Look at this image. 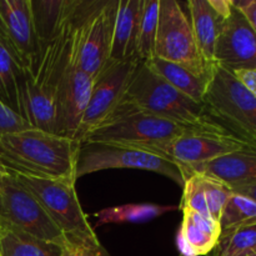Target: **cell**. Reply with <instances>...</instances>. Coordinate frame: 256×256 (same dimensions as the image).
<instances>
[{
	"instance_id": "6da1fadb",
	"label": "cell",
	"mask_w": 256,
	"mask_h": 256,
	"mask_svg": "<svg viewBox=\"0 0 256 256\" xmlns=\"http://www.w3.org/2000/svg\"><path fill=\"white\" fill-rule=\"evenodd\" d=\"M92 4L82 0L62 32L50 42H40L32 66L20 70V116L32 128L55 134V94L74 52L80 25Z\"/></svg>"
},
{
	"instance_id": "7a4b0ae2",
	"label": "cell",
	"mask_w": 256,
	"mask_h": 256,
	"mask_svg": "<svg viewBox=\"0 0 256 256\" xmlns=\"http://www.w3.org/2000/svg\"><path fill=\"white\" fill-rule=\"evenodd\" d=\"M80 142L29 128L0 135V165L44 179L76 182Z\"/></svg>"
},
{
	"instance_id": "3957f363",
	"label": "cell",
	"mask_w": 256,
	"mask_h": 256,
	"mask_svg": "<svg viewBox=\"0 0 256 256\" xmlns=\"http://www.w3.org/2000/svg\"><path fill=\"white\" fill-rule=\"evenodd\" d=\"M120 108L140 110L164 119L189 125L210 126L212 122L202 104L194 102L139 62L130 79Z\"/></svg>"
},
{
	"instance_id": "277c9868",
	"label": "cell",
	"mask_w": 256,
	"mask_h": 256,
	"mask_svg": "<svg viewBox=\"0 0 256 256\" xmlns=\"http://www.w3.org/2000/svg\"><path fill=\"white\" fill-rule=\"evenodd\" d=\"M226 132L219 124L202 126L164 119L149 112L118 106L115 112L85 136L82 142H102L146 149L194 132Z\"/></svg>"
},
{
	"instance_id": "5b68a950",
	"label": "cell",
	"mask_w": 256,
	"mask_h": 256,
	"mask_svg": "<svg viewBox=\"0 0 256 256\" xmlns=\"http://www.w3.org/2000/svg\"><path fill=\"white\" fill-rule=\"evenodd\" d=\"M202 105L212 122L256 149V98L232 72L215 66Z\"/></svg>"
},
{
	"instance_id": "8992f818",
	"label": "cell",
	"mask_w": 256,
	"mask_h": 256,
	"mask_svg": "<svg viewBox=\"0 0 256 256\" xmlns=\"http://www.w3.org/2000/svg\"><path fill=\"white\" fill-rule=\"evenodd\" d=\"M110 169L148 170L168 176L184 188L182 169L174 162L149 150L102 142H80L76 158V180L92 172Z\"/></svg>"
},
{
	"instance_id": "52a82bcc",
	"label": "cell",
	"mask_w": 256,
	"mask_h": 256,
	"mask_svg": "<svg viewBox=\"0 0 256 256\" xmlns=\"http://www.w3.org/2000/svg\"><path fill=\"white\" fill-rule=\"evenodd\" d=\"M155 58L180 65L206 80H212L216 66L202 56L189 18L176 0H160Z\"/></svg>"
},
{
	"instance_id": "ba28073f",
	"label": "cell",
	"mask_w": 256,
	"mask_h": 256,
	"mask_svg": "<svg viewBox=\"0 0 256 256\" xmlns=\"http://www.w3.org/2000/svg\"><path fill=\"white\" fill-rule=\"evenodd\" d=\"M0 228L62 245L64 232L44 212L34 195L0 165Z\"/></svg>"
},
{
	"instance_id": "9c48e42d",
	"label": "cell",
	"mask_w": 256,
	"mask_h": 256,
	"mask_svg": "<svg viewBox=\"0 0 256 256\" xmlns=\"http://www.w3.org/2000/svg\"><path fill=\"white\" fill-rule=\"evenodd\" d=\"M12 172L34 195L44 212L64 234L94 232L88 222V216L82 212L75 184L16 172Z\"/></svg>"
},
{
	"instance_id": "30bf717a",
	"label": "cell",
	"mask_w": 256,
	"mask_h": 256,
	"mask_svg": "<svg viewBox=\"0 0 256 256\" xmlns=\"http://www.w3.org/2000/svg\"><path fill=\"white\" fill-rule=\"evenodd\" d=\"M82 25H80L74 52L60 80L54 99L55 134L74 140H76L78 130L82 125L85 110L89 104L92 82H94V79L82 72L78 62Z\"/></svg>"
},
{
	"instance_id": "8fae6325",
	"label": "cell",
	"mask_w": 256,
	"mask_h": 256,
	"mask_svg": "<svg viewBox=\"0 0 256 256\" xmlns=\"http://www.w3.org/2000/svg\"><path fill=\"white\" fill-rule=\"evenodd\" d=\"M138 64V60H109L106 62L92 82L89 104L78 130V142H82L88 134L100 126L119 106Z\"/></svg>"
},
{
	"instance_id": "7c38bea8",
	"label": "cell",
	"mask_w": 256,
	"mask_h": 256,
	"mask_svg": "<svg viewBox=\"0 0 256 256\" xmlns=\"http://www.w3.org/2000/svg\"><path fill=\"white\" fill-rule=\"evenodd\" d=\"M119 0H98L85 18L80 32L78 62L95 79L109 62Z\"/></svg>"
},
{
	"instance_id": "4fadbf2b",
	"label": "cell",
	"mask_w": 256,
	"mask_h": 256,
	"mask_svg": "<svg viewBox=\"0 0 256 256\" xmlns=\"http://www.w3.org/2000/svg\"><path fill=\"white\" fill-rule=\"evenodd\" d=\"M246 145L228 132H206L186 134L168 142L152 145L144 150L155 152L185 169L209 162L212 160L232 154Z\"/></svg>"
},
{
	"instance_id": "5bb4252c",
	"label": "cell",
	"mask_w": 256,
	"mask_h": 256,
	"mask_svg": "<svg viewBox=\"0 0 256 256\" xmlns=\"http://www.w3.org/2000/svg\"><path fill=\"white\" fill-rule=\"evenodd\" d=\"M0 44L20 70H28L40 42L35 34L32 0H0Z\"/></svg>"
},
{
	"instance_id": "9a60e30c",
	"label": "cell",
	"mask_w": 256,
	"mask_h": 256,
	"mask_svg": "<svg viewBox=\"0 0 256 256\" xmlns=\"http://www.w3.org/2000/svg\"><path fill=\"white\" fill-rule=\"evenodd\" d=\"M214 62L230 72L256 69V32L234 2L218 35Z\"/></svg>"
},
{
	"instance_id": "2e32d148",
	"label": "cell",
	"mask_w": 256,
	"mask_h": 256,
	"mask_svg": "<svg viewBox=\"0 0 256 256\" xmlns=\"http://www.w3.org/2000/svg\"><path fill=\"white\" fill-rule=\"evenodd\" d=\"M204 174L222 180L232 189L256 184V149L245 146L232 154L184 170L185 180L192 174Z\"/></svg>"
},
{
	"instance_id": "e0dca14e",
	"label": "cell",
	"mask_w": 256,
	"mask_h": 256,
	"mask_svg": "<svg viewBox=\"0 0 256 256\" xmlns=\"http://www.w3.org/2000/svg\"><path fill=\"white\" fill-rule=\"evenodd\" d=\"M144 2L145 0H119L109 60H138V36Z\"/></svg>"
},
{
	"instance_id": "ac0fdd59",
	"label": "cell",
	"mask_w": 256,
	"mask_h": 256,
	"mask_svg": "<svg viewBox=\"0 0 256 256\" xmlns=\"http://www.w3.org/2000/svg\"><path fill=\"white\" fill-rule=\"evenodd\" d=\"M182 210V222L178 235V246L184 256L209 255L220 236V225L190 209Z\"/></svg>"
},
{
	"instance_id": "d6986e66",
	"label": "cell",
	"mask_w": 256,
	"mask_h": 256,
	"mask_svg": "<svg viewBox=\"0 0 256 256\" xmlns=\"http://www.w3.org/2000/svg\"><path fill=\"white\" fill-rule=\"evenodd\" d=\"M82 0H32V15L39 42L54 39L70 22Z\"/></svg>"
},
{
	"instance_id": "ffe728a7",
	"label": "cell",
	"mask_w": 256,
	"mask_h": 256,
	"mask_svg": "<svg viewBox=\"0 0 256 256\" xmlns=\"http://www.w3.org/2000/svg\"><path fill=\"white\" fill-rule=\"evenodd\" d=\"M190 12V25L195 40L202 56L209 62H214L215 44L224 18L220 16L209 0H189L185 2ZM226 19V18H225Z\"/></svg>"
},
{
	"instance_id": "44dd1931",
	"label": "cell",
	"mask_w": 256,
	"mask_h": 256,
	"mask_svg": "<svg viewBox=\"0 0 256 256\" xmlns=\"http://www.w3.org/2000/svg\"><path fill=\"white\" fill-rule=\"evenodd\" d=\"M144 62L155 74L162 78L165 82H169L175 89L179 90L180 92L186 95L194 102L202 104L204 95L206 92L210 80L202 79V78L198 76L185 68L174 64V62L162 60L160 58H152V60H148Z\"/></svg>"
},
{
	"instance_id": "7402d4cb",
	"label": "cell",
	"mask_w": 256,
	"mask_h": 256,
	"mask_svg": "<svg viewBox=\"0 0 256 256\" xmlns=\"http://www.w3.org/2000/svg\"><path fill=\"white\" fill-rule=\"evenodd\" d=\"M0 256H62V246L12 229H2Z\"/></svg>"
},
{
	"instance_id": "603a6c76",
	"label": "cell",
	"mask_w": 256,
	"mask_h": 256,
	"mask_svg": "<svg viewBox=\"0 0 256 256\" xmlns=\"http://www.w3.org/2000/svg\"><path fill=\"white\" fill-rule=\"evenodd\" d=\"M176 209V206H162L155 204H128L106 208L94 215L98 219L95 226L98 228L105 224H142Z\"/></svg>"
},
{
	"instance_id": "cb8c5ba5",
	"label": "cell",
	"mask_w": 256,
	"mask_h": 256,
	"mask_svg": "<svg viewBox=\"0 0 256 256\" xmlns=\"http://www.w3.org/2000/svg\"><path fill=\"white\" fill-rule=\"evenodd\" d=\"M256 248V222L220 232L216 245L208 256H242Z\"/></svg>"
},
{
	"instance_id": "d4e9b609",
	"label": "cell",
	"mask_w": 256,
	"mask_h": 256,
	"mask_svg": "<svg viewBox=\"0 0 256 256\" xmlns=\"http://www.w3.org/2000/svg\"><path fill=\"white\" fill-rule=\"evenodd\" d=\"M159 12L160 0H145L138 36L136 59L139 62H148L155 58Z\"/></svg>"
},
{
	"instance_id": "484cf974",
	"label": "cell",
	"mask_w": 256,
	"mask_h": 256,
	"mask_svg": "<svg viewBox=\"0 0 256 256\" xmlns=\"http://www.w3.org/2000/svg\"><path fill=\"white\" fill-rule=\"evenodd\" d=\"M20 69L0 44V102L20 115Z\"/></svg>"
},
{
	"instance_id": "4316f807",
	"label": "cell",
	"mask_w": 256,
	"mask_h": 256,
	"mask_svg": "<svg viewBox=\"0 0 256 256\" xmlns=\"http://www.w3.org/2000/svg\"><path fill=\"white\" fill-rule=\"evenodd\" d=\"M252 222H256V202L234 192L220 215V230L225 232Z\"/></svg>"
},
{
	"instance_id": "83f0119b",
	"label": "cell",
	"mask_w": 256,
	"mask_h": 256,
	"mask_svg": "<svg viewBox=\"0 0 256 256\" xmlns=\"http://www.w3.org/2000/svg\"><path fill=\"white\" fill-rule=\"evenodd\" d=\"M60 246L62 256H109L95 232H68Z\"/></svg>"
},
{
	"instance_id": "f1b7e54d",
	"label": "cell",
	"mask_w": 256,
	"mask_h": 256,
	"mask_svg": "<svg viewBox=\"0 0 256 256\" xmlns=\"http://www.w3.org/2000/svg\"><path fill=\"white\" fill-rule=\"evenodd\" d=\"M195 174L199 178V182L202 184V190H204L210 215L215 222H219L222 209H224L225 204L230 199V196L234 194V192L229 185L222 182V180L215 179L209 175L198 174V172H195Z\"/></svg>"
},
{
	"instance_id": "f546056e",
	"label": "cell",
	"mask_w": 256,
	"mask_h": 256,
	"mask_svg": "<svg viewBox=\"0 0 256 256\" xmlns=\"http://www.w3.org/2000/svg\"><path fill=\"white\" fill-rule=\"evenodd\" d=\"M182 190H184V194H182L180 209H190L192 212H198V214L202 215L204 218L212 219L209 209H208L204 190H202L196 174H192L185 180Z\"/></svg>"
},
{
	"instance_id": "4dcf8cb0",
	"label": "cell",
	"mask_w": 256,
	"mask_h": 256,
	"mask_svg": "<svg viewBox=\"0 0 256 256\" xmlns=\"http://www.w3.org/2000/svg\"><path fill=\"white\" fill-rule=\"evenodd\" d=\"M30 124L8 105L0 102V135L29 129Z\"/></svg>"
},
{
	"instance_id": "1f68e13d",
	"label": "cell",
	"mask_w": 256,
	"mask_h": 256,
	"mask_svg": "<svg viewBox=\"0 0 256 256\" xmlns=\"http://www.w3.org/2000/svg\"><path fill=\"white\" fill-rule=\"evenodd\" d=\"M232 74L256 98V69L240 70Z\"/></svg>"
},
{
	"instance_id": "d6a6232c",
	"label": "cell",
	"mask_w": 256,
	"mask_h": 256,
	"mask_svg": "<svg viewBox=\"0 0 256 256\" xmlns=\"http://www.w3.org/2000/svg\"><path fill=\"white\" fill-rule=\"evenodd\" d=\"M234 5L244 12L256 32V0H239V2H234Z\"/></svg>"
},
{
	"instance_id": "836d02e7",
	"label": "cell",
	"mask_w": 256,
	"mask_h": 256,
	"mask_svg": "<svg viewBox=\"0 0 256 256\" xmlns=\"http://www.w3.org/2000/svg\"><path fill=\"white\" fill-rule=\"evenodd\" d=\"M210 5L215 9V12L222 16L225 18L229 16L230 12H232V0H209Z\"/></svg>"
},
{
	"instance_id": "e575fe53",
	"label": "cell",
	"mask_w": 256,
	"mask_h": 256,
	"mask_svg": "<svg viewBox=\"0 0 256 256\" xmlns=\"http://www.w3.org/2000/svg\"><path fill=\"white\" fill-rule=\"evenodd\" d=\"M235 194L244 195V196L250 198L254 202H256V184L255 185H246V186H240L236 189H232Z\"/></svg>"
},
{
	"instance_id": "d590c367",
	"label": "cell",
	"mask_w": 256,
	"mask_h": 256,
	"mask_svg": "<svg viewBox=\"0 0 256 256\" xmlns=\"http://www.w3.org/2000/svg\"><path fill=\"white\" fill-rule=\"evenodd\" d=\"M242 256H256V248H255V249L250 250V252H245V254H242Z\"/></svg>"
},
{
	"instance_id": "8d00e7d4",
	"label": "cell",
	"mask_w": 256,
	"mask_h": 256,
	"mask_svg": "<svg viewBox=\"0 0 256 256\" xmlns=\"http://www.w3.org/2000/svg\"><path fill=\"white\" fill-rule=\"evenodd\" d=\"M2 228H0V236H2Z\"/></svg>"
},
{
	"instance_id": "74e56055",
	"label": "cell",
	"mask_w": 256,
	"mask_h": 256,
	"mask_svg": "<svg viewBox=\"0 0 256 256\" xmlns=\"http://www.w3.org/2000/svg\"><path fill=\"white\" fill-rule=\"evenodd\" d=\"M179 256H184V255H182V254H180V255H179Z\"/></svg>"
}]
</instances>
